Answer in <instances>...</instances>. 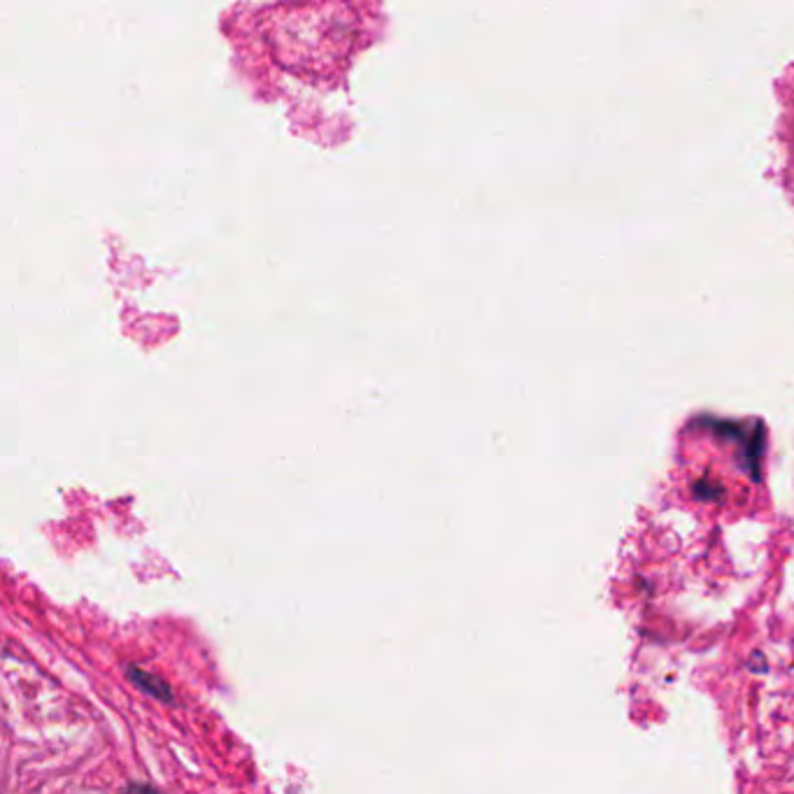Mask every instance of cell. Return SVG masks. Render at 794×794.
<instances>
[{"mask_svg": "<svg viewBox=\"0 0 794 794\" xmlns=\"http://www.w3.org/2000/svg\"><path fill=\"white\" fill-rule=\"evenodd\" d=\"M352 10L338 3L287 7L271 26L278 61L301 73H329L354 45Z\"/></svg>", "mask_w": 794, "mask_h": 794, "instance_id": "obj_1", "label": "cell"}, {"mask_svg": "<svg viewBox=\"0 0 794 794\" xmlns=\"http://www.w3.org/2000/svg\"><path fill=\"white\" fill-rule=\"evenodd\" d=\"M126 673H129V678H131L133 685L140 687V690H145L147 694H152V697L163 699V701L173 699V694H170L168 685L161 683L159 678H154L152 673H145L143 669H138V666H129V669H126Z\"/></svg>", "mask_w": 794, "mask_h": 794, "instance_id": "obj_2", "label": "cell"}]
</instances>
